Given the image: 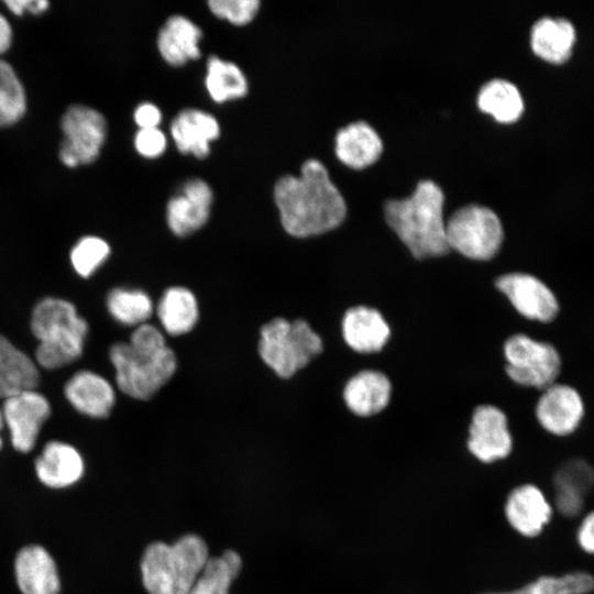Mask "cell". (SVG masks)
I'll return each instance as SVG.
<instances>
[{"instance_id":"1","label":"cell","mask_w":594,"mask_h":594,"mask_svg":"<svg viewBox=\"0 0 594 594\" xmlns=\"http://www.w3.org/2000/svg\"><path fill=\"white\" fill-rule=\"evenodd\" d=\"M274 199L285 231L297 238L328 232L341 224L346 213L340 190L318 160L306 161L299 177H282Z\"/></svg>"},{"instance_id":"2","label":"cell","mask_w":594,"mask_h":594,"mask_svg":"<svg viewBox=\"0 0 594 594\" xmlns=\"http://www.w3.org/2000/svg\"><path fill=\"white\" fill-rule=\"evenodd\" d=\"M109 356L120 391L141 400L154 396L170 380L177 366L176 355L164 336L148 323L136 327L129 342L114 343Z\"/></svg>"},{"instance_id":"3","label":"cell","mask_w":594,"mask_h":594,"mask_svg":"<svg viewBox=\"0 0 594 594\" xmlns=\"http://www.w3.org/2000/svg\"><path fill=\"white\" fill-rule=\"evenodd\" d=\"M444 195L431 180L420 182L411 196L385 204V219L414 257L444 255L448 250Z\"/></svg>"},{"instance_id":"4","label":"cell","mask_w":594,"mask_h":594,"mask_svg":"<svg viewBox=\"0 0 594 594\" xmlns=\"http://www.w3.org/2000/svg\"><path fill=\"white\" fill-rule=\"evenodd\" d=\"M208 546L198 535L182 536L174 543H150L141 559L143 585L148 594H187L209 559Z\"/></svg>"},{"instance_id":"5","label":"cell","mask_w":594,"mask_h":594,"mask_svg":"<svg viewBox=\"0 0 594 594\" xmlns=\"http://www.w3.org/2000/svg\"><path fill=\"white\" fill-rule=\"evenodd\" d=\"M88 323L68 300L46 297L40 300L31 316V330L38 340L36 363L56 370L76 361L82 353Z\"/></svg>"},{"instance_id":"6","label":"cell","mask_w":594,"mask_h":594,"mask_svg":"<svg viewBox=\"0 0 594 594\" xmlns=\"http://www.w3.org/2000/svg\"><path fill=\"white\" fill-rule=\"evenodd\" d=\"M322 340L302 319L275 318L261 329L258 353L279 377L293 376L322 351Z\"/></svg>"},{"instance_id":"7","label":"cell","mask_w":594,"mask_h":594,"mask_svg":"<svg viewBox=\"0 0 594 594\" xmlns=\"http://www.w3.org/2000/svg\"><path fill=\"white\" fill-rule=\"evenodd\" d=\"M449 249L477 261L497 254L504 233L497 215L490 208L469 205L458 209L446 222Z\"/></svg>"},{"instance_id":"8","label":"cell","mask_w":594,"mask_h":594,"mask_svg":"<svg viewBox=\"0 0 594 594\" xmlns=\"http://www.w3.org/2000/svg\"><path fill=\"white\" fill-rule=\"evenodd\" d=\"M506 373L516 384L544 389L557 382L562 359L557 348L524 333L509 337L504 344Z\"/></svg>"},{"instance_id":"9","label":"cell","mask_w":594,"mask_h":594,"mask_svg":"<svg viewBox=\"0 0 594 594\" xmlns=\"http://www.w3.org/2000/svg\"><path fill=\"white\" fill-rule=\"evenodd\" d=\"M64 139L61 143V161L74 167L97 158L106 139L107 124L103 116L95 109L75 105L67 109L61 123Z\"/></svg>"},{"instance_id":"10","label":"cell","mask_w":594,"mask_h":594,"mask_svg":"<svg viewBox=\"0 0 594 594\" xmlns=\"http://www.w3.org/2000/svg\"><path fill=\"white\" fill-rule=\"evenodd\" d=\"M503 518L518 536L534 539L542 535L553 517V506L544 492L534 483L513 486L503 503Z\"/></svg>"},{"instance_id":"11","label":"cell","mask_w":594,"mask_h":594,"mask_svg":"<svg viewBox=\"0 0 594 594\" xmlns=\"http://www.w3.org/2000/svg\"><path fill=\"white\" fill-rule=\"evenodd\" d=\"M1 410L14 450L21 453L32 451L51 416L47 398L35 389H25L6 398Z\"/></svg>"},{"instance_id":"12","label":"cell","mask_w":594,"mask_h":594,"mask_svg":"<svg viewBox=\"0 0 594 594\" xmlns=\"http://www.w3.org/2000/svg\"><path fill=\"white\" fill-rule=\"evenodd\" d=\"M466 447L483 464L506 459L513 451V437L506 415L492 405L476 407L469 427Z\"/></svg>"},{"instance_id":"13","label":"cell","mask_w":594,"mask_h":594,"mask_svg":"<svg viewBox=\"0 0 594 594\" xmlns=\"http://www.w3.org/2000/svg\"><path fill=\"white\" fill-rule=\"evenodd\" d=\"M495 285L522 317L551 322L560 311L557 296L538 277L528 273H508L499 276Z\"/></svg>"},{"instance_id":"14","label":"cell","mask_w":594,"mask_h":594,"mask_svg":"<svg viewBox=\"0 0 594 594\" xmlns=\"http://www.w3.org/2000/svg\"><path fill=\"white\" fill-rule=\"evenodd\" d=\"M535 414L547 432L556 437H568L580 427L585 406L578 389L556 382L542 391Z\"/></svg>"},{"instance_id":"15","label":"cell","mask_w":594,"mask_h":594,"mask_svg":"<svg viewBox=\"0 0 594 594\" xmlns=\"http://www.w3.org/2000/svg\"><path fill=\"white\" fill-rule=\"evenodd\" d=\"M594 488V466L584 459L573 458L559 465L552 475V506L564 518L583 515Z\"/></svg>"},{"instance_id":"16","label":"cell","mask_w":594,"mask_h":594,"mask_svg":"<svg viewBox=\"0 0 594 594\" xmlns=\"http://www.w3.org/2000/svg\"><path fill=\"white\" fill-rule=\"evenodd\" d=\"M13 571L22 594H59L62 583L57 564L48 550L36 543L22 547L15 554Z\"/></svg>"},{"instance_id":"17","label":"cell","mask_w":594,"mask_h":594,"mask_svg":"<svg viewBox=\"0 0 594 594\" xmlns=\"http://www.w3.org/2000/svg\"><path fill=\"white\" fill-rule=\"evenodd\" d=\"M212 190L200 179L185 183L182 191L167 204V224L174 234L188 235L200 229L210 215Z\"/></svg>"},{"instance_id":"18","label":"cell","mask_w":594,"mask_h":594,"mask_svg":"<svg viewBox=\"0 0 594 594\" xmlns=\"http://www.w3.org/2000/svg\"><path fill=\"white\" fill-rule=\"evenodd\" d=\"M37 480L46 487L61 490L76 484L84 475L85 463L79 451L69 443L48 441L34 461Z\"/></svg>"},{"instance_id":"19","label":"cell","mask_w":594,"mask_h":594,"mask_svg":"<svg viewBox=\"0 0 594 594\" xmlns=\"http://www.w3.org/2000/svg\"><path fill=\"white\" fill-rule=\"evenodd\" d=\"M64 394L77 411L92 418L108 417L116 402L112 385L88 370L75 373L65 384Z\"/></svg>"},{"instance_id":"20","label":"cell","mask_w":594,"mask_h":594,"mask_svg":"<svg viewBox=\"0 0 594 594\" xmlns=\"http://www.w3.org/2000/svg\"><path fill=\"white\" fill-rule=\"evenodd\" d=\"M342 333L351 349L360 353H372L387 343L391 330L378 310L356 306L344 314Z\"/></svg>"},{"instance_id":"21","label":"cell","mask_w":594,"mask_h":594,"mask_svg":"<svg viewBox=\"0 0 594 594\" xmlns=\"http://www.w3.org/2000/svg\"><path fill=\"white\" fill-rule=\"evenodd\" d=\"M575 41V29L564 18H541L532 25L530 32L532 52L544 62L556 65L570 59Z\"/></svg>"},{"instance_id":"22","label":"cell","mask_w":594,"mask_h":594,"mask_svg":"<svg viewBox=\"0 0 594 594\" xmlns=\"http://www.w3.org/2000/svg\"><path fill=\"white\" fill-rule=\"evenodd\" d=\"M170 134L179 152L204 158L210 152V142L219 136L220 128L211 114L185 109L173 120Z\"/></svg>"},{"instance_id":"23","label":"cell","mask_w":594,"mask_h":594,"mask_svg":"<svg viewBox=\"0 0 594 594\" xmlns=\"http://www.w3.org/2000/svg\"><path fill=\"white\" fill-rule=\"evenodd\" d=\"M388 377L374 370L361 371L346 383L343 398L349 409L358 416L367 417L382 411L391 398Z\"/></svg>"},{"instance_id":"24","label":"cell","mask_w":594,"mask_h":594,"mask_svg":"<svg viewBox=\"0 0 594 594\" xmlns=\"http://www.w3.org/2000/svg\"><path fill=\"white\" fill-rule=\"evenodd\" d=\"M383 151L376 131L366 122L358 121L339 130L336 154L349 167L361 169L377 161Z\"/></svg>"},{"instance_id":"25","label":"cell","mask_w":594,"mask_h":594,"mask_svg":"<svg viewBox=\"0 0 594 594\" xmlns=\"http://www.w3.org/2000/svg\"><path fill=\"white\" fill-rule=\"evenodd\" d=\"M201 37V30L189 19L173 15L160 30L157 47L168 64L180 66L200 56L198 43Z\"/></svg>"},{"instance_id":"26","label":"cell","mask_w":594,"mask_h":594,"mask_svg":"<svg viewBox=\"0 0 594 594\" xmlns=\"http://www.w3.org/2000/svg\"><path fill=\"white\" fill-rule=\"evenodd\" d=\"M40 374L34 361L0 334V398L35 389Z\"/></svg>"},{"instance_id":"27","label":"cell","mask_w":594,"mask_h":594,"mask_svg":"<svg viewBox=\"0 0 594 594\" xmlns=\"http://www.w3.org/2000/svg\"><path fill=\"white\" fill-rule=\"evenodd\" d=\"M157 316L164 330L170 336L189 332L199 316L195 295L180 286L167 288L157 305Z\"/></svg>"},{"instance_id":"28","label":"cell","mask_w":594,"mask_h":594,"mask_svg":"<svg viewBox=\"0 0 594 594\" xmlns=\"http://www.w3.org/2000/svg\"><path fill=\"white\" fill-rule=\"evenodd\" d=\"M594 592V576L583 570L560 575L542 574L512 588L488 591L479 594H591Z\"/></svg>"},{"instance_id":"29","label":"cell","mask_w":594,"mask_h":594,"mask_svg":"<svg viewBox=\"0 0 594 594\" xmlns=\"http://www.w3.org/2000/svg\"><path fill=\"white\" fill-rule=\"evenodd\" d=\"M479 108L502 123L517 121L524 111V101L518 88L505 79L486 82L477 96Z\"/></svg>"},{"instance_id":"30","label":"cell","mask_w":594,"mask_h":594,"mask_svg":"<svg viewBox=\"0 0 594 594\" xmlns=\"http://www.w3.org/2000/svg\"><path fill=\"white\" fill-rule=\"evenodd\" d=\"M206 87L216 102L241 98L248 92L246 78L241 69L217 56L208 59Z\"/></svg>"},{"instance_id":"31","label":"cell","mask_w":594,"mask_h":594,"mask_svg":"<svg viewBox=\"0 0 594 594\" xmlns=\"http://www.w3.org/2000/svg\"><path fill=\"white\" fill-rule=\"evenodd\" d=\"M111 317L124 326H141L152 316L151 297L140 289L114 288L107 296Z\"/></svg>"},{"instance_id":"32","label":"cell","mask_w":594,"mask_h":594,"mask_svg":"<svg viewBox=\"0 0 594 594\" xmlns=\"http://www.w3.org/2000/svg\"><path fill=\"white\" fill-rule=\"evenodd\" d=\"M24 111V89L13 68L0 59V127L15 123Z\"/></svg>"},{"instance_id":"33","label":"cell","mask_w":594,"mask_h":594,"mask_svg":"<svg viewBox=\"0 0 594 594\" xmlns=\"http://www.w3.org/2000/svg\"><path fill=\"white\" fill-rule=\"evenodd\" d=\"M110 254L108 243L98 237H84L73 248L70 262L76 273L88 278Z\"/></svg>"},{"instance_id":"34","label":"cell","mask_w":594,"mask_h":594,"mask_svg":"<svg viewBox=\"0 0 594 594\" xmlns=\"http://www.w3.org/2000/svg\"><path fill=\"white\" fill-rule=\"evenodd\" d=\"M208 4L216 16L235 25L252 21L260 8L258 0H210Z\"/></svg>"},{"instance_id":"35","label":"cell","mask_w":594,"mask_h":594,"mask_svg":"<svg viewBox=\"0 0 594 594\" xmlns=\"http://www.w3.org/2000/svg\"><path fill=\"white\" fill-rule=\"evenodd\" d=\"M134 144L141 155L156 157L165 151L166 138L157 128L140 129L135 135Z\"/></svg>"},{"instance_id":"36","label":"cell","mask_w":594,"mask_h":594,"mask_svg":"<svg viewBox=\"0 0 594 594\" xmlns=\"http://www.w3.org/2000/svg\"><path fill=\"white\" fill-rule=\"evenodd\" d=\"M575 539L583 552L594 556V509L582 516L576 529Z\"/></svg>"},{"instance_id":"37","label":"cell","mask_w":594,"mask_h":594,"mask_svg":"<svg viewBox=\"0 0 594 594\" xmlns=\"http://www.w3.org/2000/svg\"><path fill=\"white\" fill-rule=\"evenodd\" d=\"M162 119L160 109L150 102L141 103L135 112L134 120L140 129L157 128Z\"/></svg>"},{"instance_id":"38","label":"cell","mask_w":594,"mask_h":594,"mask_svg":"<svg viewBox=\"0 0 594 594\" xmlns=\"http://www.w3.org/2000/svg\"><path fill=\"white\" fill-rule=\"evenodd\" d=\"M6 4L8 8L14 13V14H22L24 10H29L32 13H40L46 10L48 2L43 0H16V1H6Z\"/></svg>"},{"instance_id":"39","label":"cell","mask_w":594,"mask_h":594,"mask_svg":"<svg viewBox=\"0 0 594 594\" xmlns=\"http://www.w3.org/2000/svg\"><path fill=\"white\" fill-rule=\"evenodd\" d=\"M11 43V28L8 21L0 14V54L7 51Z\"/></svg>"},{"instance_id":"40","label":"cell","mask_w":594,"mask_h":594,"mask_svg":"<svg viewBox=\"0 0 594 594\" xmlns=\"http://www.w3.org/2000/svg\"><path fill=\"white\" fill-rule=\"evenodd\" d=\"M3 428H4V421H3L2 410L0 408V450L3 447V438L1 436V432H2Z\"/></svg>"}]
</instances>
